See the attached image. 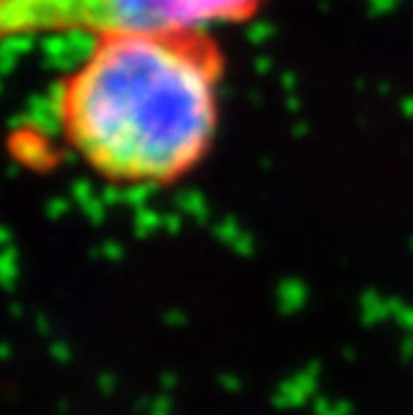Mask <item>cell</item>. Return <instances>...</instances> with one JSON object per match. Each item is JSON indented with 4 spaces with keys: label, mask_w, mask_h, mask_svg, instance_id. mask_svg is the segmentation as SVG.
<instances>
[{
    "label": "cell",
    "mask_w": 413,
    "mask_h": 415,
    "mask_svg": "<svg viewBox=\"0 0 413 415\" xmlns=\"http://www.w3.org/2000/svg\"><path fill=\"white\" fill-rule=\"evenodd\" d=\"M228 56L218 33H108L56 81L59 140L89 175L126 190L175 188L213 155Z\"/></svg>",
    "instance_id": "obj_1"
},
{
    "label": "cell",
    "mask_w": 413,
    "mask_h": 415,
    "mask_svg": "<svg viewBox=\"0 0 413 415\" xmlns=\"http://www.w3.org/2000/svg\"><path fill=\"white\" fill-rule=\"evenodd\" d=\"M274 0H0V35L33 41L54 35L210 30L255 19Z\"/></svg>",
    "instance_id": "obj_2"
}]
</instances>
